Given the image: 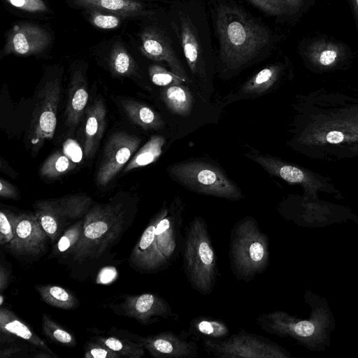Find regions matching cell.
I'll list each match as a JSON object with an SVG mask.
<instances>
[{"mask_svg":"<svg viewBox=\"0 0 358 358\" xmlns=\"http://www.w3.org/2000/svg\"><path fill=\"white\" fill-rule=\"evenodd\" d=\"M125 213L120 206L97 204L90 208L83 219L81 236L71 252L73 260L82 262L97 259L121 235Z\"/></svg>","mask_w":358,"mask_h":358,"instance_id":"obj_5","label":"cell"},{"mask_svg":"<svg viewBox=\"0 0 358 358\" xmlns=\"http://www.w3.org/2000/svg\"><path fill=\"white\" fill-rule=\"evenodd\" d=\"M183 207L176 198L170 206L164 204L152 217L132 250L130 257L135 267L155 272L176 261L182 249Z\"/></svg>","mask_w":358,"mask_h":358,"instance_id":"obj_1","label":"cell"},{"mask_svg":"<svg viewBox=\"0 0 358 358\" xmlns=\"http://www.w3.org/2000/svg\"><path fill=\"white\" fill-rule=\"evenodd\" d=\"M83 228V220H79L66 229L56 245L57 253L71 254L77 245Z\"/></svg>","mask_w":358,"mask_h":358,"instance_id":"obj_33","label":"cell"},{"mask_svg":"<svg viewBox=\"0 0 358 358\" xmlns=\"http://www.w3.org/2000/svg\"><path fill=\"white\" fill-rule=\"evenodd\" d=\"M85 358H120L122 357L119 354L110 350L103 344L91 343L87 347L85 354Z\"/></svg>","mask_w":358,"mask_h":358,"instance_id":"obj_38","label":"cell"},{"mask_svg":"<svg viewBox=\"0 0 358 358\" xmlns=\"http://www.w3.org/2000/svg\"><path fill=\"white\" fill-rule=\"evenodd\" d=\"M182 46L190 71L195 76L203 77L200 45L192 24L185 17L181 20Z\"/></svg>","mask_w":358,"mask_h":358,"instance_id":"obj_20","label":"cell"},{"mask_svg":"<svg viewBox=\"0 0 358 358\" xmlns=\"http://www.w3.org/2000/svg\"><path fill=\"white\" fill-rule=\"evenodd\" d=\"M42 328L44 334L52 341L66 346L75 345L73 336L45 314L42 317Z\"/></svg>","mask_w":358,"mask_h":358,"instance_id":"obj_32","label":"cell"},{"mask_svg":"<svg viewBox=\"0 0 358 358\" xmlns=\"http://www.w3.org/2000/svg\"><path fill=\"white\" fill-rule=\"evenodd\" d=\"M13 6L20 10L31 12H45L48 10L43 0H6Z\"/></svg>","mask_w":358,"mask_h":358,"instance_id":"obj_37","label":"cell"},{"mask_svg":"<svg viewBox=\"0 0 358 358\" xmlns=\"http://www.w3.org/2000/svg\"><path fill=\"white\" fill-rule=\"evenodd\" d=\"M90 22L98 28L111 29L120 25V18L119 15L115 14L103 13L101 11L93 10L90 14Z\"/></svg>","mask_w":358,"mask_h":358,"instance_id":"obj_36","label":"cell"},{"mask_svg":"<svg viewBox=\"0 0 358 358\" xmlns=\"http://www.w3.org/2000/svg\"><path fill=\"white\" fill-rule=\"evenodd\" d=\"M140 343L155 358H196L199 355L197 344L184 331H166L142 337Z\"/></svg>","mask_w":358,"mask_h":358,"instance_id":"obj_13","label":"cell"},{"mask_svg":"<svg viewBox=\"0 0 358 358\" xmlns=\"http://www.w3.org/2000/svg\"><path fill=\"white\" fill-rule=\"evenodd\" d=\"M357 5H358V0H357Z\"/></svg>","mask_w":358,"mask_h":358,"instance_id":"obj_44","label":"cell"},{"mask_svg":"<svg viewBox=\"0 0 358 358\" xmlns=\"http://www.w3.org/2000/svg\"><path fill=\"white\" fill-rule=\"evenodd\" d=\"M255 6L270 15H293L303 4V0H248Z\"/></svg>","mask_w":358,"mask_h":358,"instance_id":"obj_30","label":"cell"},{"mask_svg":"<svg viewBox=\"0 0 358 358\" xmlns=\"http://www.w3.org/2000/svg\"><path fill=\"white\" fill-rule=\"evenodd\" d=\"M183 270L192 289L210 294L219 276L217 261L205 220L194 217L185 227L181 252Z\"/></svg>","mask_w":358,"mask_h":358,"instance_id":"obj_3","label":"cell"},{"mask_svg":"<svg viewBox=\"0 0 358 358\" xmlns=\"http://www.w3.org/2000/svg\"><path fill=\"white\" fill-rule=\"evenodd\" d=\"M88 96L85 77L81 71H76L71 78L66 106V122L69 126L75 127L79 123Z\"/></svg>","mask_w":358,"mask_h":358,"instance_id":"obj_18","label":"cell"},{"mask_svg":"<svg viewBox=\"0 0 358 358\" xmlns=\"http://www.w3.org/2000/svg\"><path fill=\"white\" fill-rule=\"evenodd\" d=\"M50 41L48 32L41 27L31 23H20L9 31L3 52L5 55H36L45 50Z\"/></svg>","mask_w":358,"mask_h":358,"instance_id":"obj_14","label":"cell"},{"mask_svg":"<svg viewBox=\"0 0 358 358\" xmlns=\"http://www.w3.org/2000/svg\"><path fill=\"white\" fill-rule=\"evenodd\" d=\"M14 236L7 244L16 255L37 256L44 252L48 236L35 213L14 215Z\"/></svg>","mask_w":358,"mask_h":358,"instance_id":"obj_12","label":"cell"},{"mask_svg":"<svg viewBox=\"0 0 358 358\" xmlns=\"http://www.w3.org/2000/svg\"><path fill=\"white\" fill-rule=\"evenodd\" d=\"M0 299H1V300H0V304H1V306H2V304H3V296H2V295H1V296H0Z\"/></svg>","mask_w":358,"mask_h":358,"instance_id":"obj_43","label":"cell"},{"mask_svg":"<svg viewBox=\"0 0 358 358\" xmlns=\"http://www.w3.org/2000/svg\"><path fill=\"white\" fill-rule=\"evenodd\" d=\"M0 196L6 199H17L18 192L14 185L8 181L0 179Z\"/></svg>","mask_w":358,"mask_h":358,"instance_id":"obj_39","label":"cell"},{"mask_svg":"<svg viewBox=\"0 0 358 358\" xmlns=\"http://www.w3.org/2000/svg\"><path fill=\"white\" fill-rule=\"evenodd\" d=\"M188 334L195 340L222 339L229 336V328L222 320L199 316L190 321Z\"/></svg>","mask_w":358,"mask_h":358,"instance_id":"obj_23","label":"cell"},{"mask_svg":"<svg viewBox=\"0 0 358 358\" xmlns=\"http://www.w3.org/2000/svg\"><path fill=\"white\" fill-rule=\"evenodd\" d=\"M122 308L127 315L146 325L159 322V317L178 319L169 303L156 294L129 296L126 297Z\"/></svg>","mask_w":358,"mask_h":358,"instance_id":"obj_15","label":"cell"},{"mask_svg":"<svg viewBox=\"0 0 358 358\" xmlns=\"http://www.w3.org/2000/svg\"><path fill=\"white\" fill-rule=\"evenodd\" d=\"M36 289L41 299L55 308L70 310L78 304L76 298L62 287L53 285H38Z\"/></svg>","mask_w":358,"mask_h":358,"instance_id":"obj_28","label":"cell"},{"mask_svg":"<svg viewBox=\"0 0 358 358\" xmlns=\"http://www.w3.org/2000/svg\"><path fill=\"white\" fill-rule=\"evenodd\" d=\"M121 104L131 121L143 129L158 130L164 127L161 115L146 104L133 100H124Z\"/></svg>","mask_w":358,"mask_h":358,"instance_id":"obj_21","label":"cell"},{"mask_svg":"<svg viewBox=\"0 0 358 358\" xmlns=\"http://www.w3.org/2000/svg\"><path fill=\"white\" fill-rule=\"evenodd\" d=\"M167 172L176 181L198 194L238 201L243 198L240 188L217 166L201 161L173 164Z\"/></svg>","mask_w":358,"mask_h":358,"instance_id":"obj_7","label":"cell"},{"mask_svg":"<svg viewBox=\"0 0 358 358\" xmlns=\"http://www.w3.org/2000/svg\"><path fill=\"white\" fill-rule=\"evenodd\" d=\"M337 57V52L333 49L324 50L320 55L319 61L324 66L332 64Z\"/></svg>","mask_w":358,"mask_h":358,"instance_id":"obj_40","label":"cell"},{"mask_svg":"<svg viewBox=\"0 0 358 358\" xmlns=\"http://www.w3.org/2000/svg\"><path fill=\"white\" fill-rule=\"evenodd\" d=\"M344 135L338 131H331L326 136V140L330 143H338L343 141Z\"/></svg>","mask_w":358,"mask_h":358,"instance_id":"obj_41","label":"cell"},{"mask_svg":"<svg viewBox=\"0 0 358 358\" xmlns=\"http://www.w3.org/2000/svg\"><path fill=\"white\" fill-rule=\"evenodd\" d=\"M216 26L222 61L232 68L253 59L270 41L268 30L236 6H220Z\"/></svg>","mask_w":358,"mask_h":358,"instance_id":"obj_2","label":"cell"},{"mask_svg":"<svg viewBox=\"0 0 358 358\" xmlns=\"http://www.w3.org/2000/svg\"><path fill=\"white\" fill-rule=\"evenodd\" d=\"M256 321L264 332L292 338L312 349H319L324 344L331 324L330 314L324 308H315L308 320L275 310L259 314Z\"/></svg>","mask_w":358,"mask_h":358,"instance_id":"obj_6","label":"cell"},{"mask_svg":"<svg viewBox=\"0 0 358 358\" xmlns=\"http://www.w3.org/2000/svg\"><path fill=\"white\" fill-rule=\"evenodd\" d=\"M206 352L220 358H289L284 348L261 335L241 329L222 339H204Z\"/></svg>","mask_w":358,"mask_h":358,"instance_id":"obj_8","label":"cell"},{"mask_svg":"<svg viewBox=\"0 0 358 358\" xmlns=\"http://www.w3.org/2000/svg\"><path fill=\"white\" fill-rule=\"evenodd\" d=\"M99 341L100 343L119 354L121 357L141 358L145 354V348L141 343L138 344L115 337H101Z\"/></svg>","mask_w":358,"mask_h":358,"instance_id":"obj_31","label":"cell"},{"mask_svg":"<svg viewBox=\"0 0 358 358\" xmlns=\"http://www.w3.org/2000/svg\"><path fill=\"white\" fill-rule=\"evenodd\" d=\"M106 108L102 99H96L86 110L84 154L91 157L96 151L106 128Z\"/></svg>","mask_w":358,"mask_h":358,"instance_id":"obj_17","label":"cell"},{"mask_svg":"<svg viewBox=\"0 0 358 358\" xmlns=\"http://www.w3.org/2000/svg\"><path fill=\"white\" fill-rule=\"evenodd\" d=\"M78 162L64 149L50 155L41 166L40 175L45 178L55 179L73 169Z\"/></svg>","mask_w":358,"mask_h":358,"instance_id":"obj_27","label":"cell"},{"mask_svg":"<svg viewBox=\"0 0 358 358\" xmlns=\"http://www.w3.org/2000/svg\"><path fill=\"white\" fill-rule=\"evenodd\" d=\"M0 330L2 333L14 335L31 344L52 353L46 343L12 311L6 308H0Z\"/></svg>","mask_w":358,"mask_h":358,"instance_id":"obj_19","label":"cell"},{"mask_svg":"<svg viewBox=\"0 0 358 358\" xmlns=\"http://www.w3.org/2000/svg\"><path fill=\"white\" fill-rule=\"evenodd\" d=\"M141 50L147 57L155 61H164L171 71L189 82L186 71L178 59L164 35L155 28L145 29L141 35Z\"/></svg>","mask_w":358,"mask_h":358,"instance_id":"obj_16","label":"cell"},{"mask_svg":"<svg viewBox=\"0 0 358 358\" xmlns=\"http://www.w3.org/2000/svg\"><path fill=\"white\" fill-rule=\"evenodd\" d=\"M8 273L6 269L1 265L0 266V291L2 292L6 287L8 283Z\"/></svg>","mask_w":358,"mask_h":358,"instance_id":"obj_42","label":"cell"},{"mask_svg":"<svg viewBox=\"0 0 358 358\" xmlns=\"http://www.w3.org/2000/svg\"><path fill=\"white\" fill-rule=\"evenodd\" d=\"M109 66L112 73L117 76H128L134 74L137 65L125 48L116 42L109 55Z\"/></svg>","mask_w":358,"mask_h":358,"instance_id":"obj_29","label":"cell"},{"mask_svg":"<svg viewBox=\"0 0 358 358\" xmlns=\"http://www.w3.org/2000/svg\"><path fill=\"white\" fill-rule=\"evenodd\" d=\"M161 98L166 107L179 116L187 117L192 110L193 96L182 84L164 87L161 91Z\"/></svg>","mask_w":358,"mask_h":358,"instance_id":"obj_24","label":"cell"},{"mask_svg":"<svg viewBox=\"0 0 358 358\" xmlns=\"http://www.w3.org/2000/svg\"><path fill=\"white\" fill-rule=\"evenodd\" d=\"M279 71L280 69L276 65H271L262 69L241 86L238 94L247 97L266 93L276 81Z\"/></svg>","mask_w":358,"mask_h":358,"instance_id":"obj_25","label":"cell"},{"mask_svg":"<svg viewBox=\"0 0 358 358\" xmlns=\"http://www.w3.org/2000/svg\"><path fill=\"white\" fill-rule=\"evenodd\" d=\"M15 214L1 210L0 212V244H8L14 236L13 218Z\"/></svg>","mask_w":358,"mask_h":358,"instance_id":"obj_35","label":"cell"},{"mask_svg":"<svg viewBox=\"0 0 358 358\" xmlns=\"http://www.w3.org/2000/svg\"><path fill=\"white\" fill-rule=\"evenodd\" d=\"M148 72L151 81L157 86L166 87L187 83L181 77L159 65H151Z\"/></svg>","mask_w":358,"mask_h":358,"instance_id":"obj_34","label":"cell"},{"mask_svg":"<svg viewBox=\"0 0 358 358\" xmlns=\"http://www.w3.org/2000/svg\"><path fill=\"white\" fill-rule=\"evenodd\" d=\"M141 138L125 132L113 134L105 146L102 162L96 173L99 186L108 185L138 149Z\"/></svg>","mask_w":358,"mask_h":358,"instance_id":"obj_11","label":"cell"},{"mask_svg":"<svg viewBox=\"0 0 358 358\" xmlns=\"http://www.w3.org/2000/svg\"><path fill=\"white\" fill-rule=\"evenodd\" d=\"M61 85L58 80L48 81L38 95L31 123L33 150H38L46 140H51L57 126V112Z\"/></svg>","mask_w":358,"mask_h":358,"instance_id":"obj_10","label":"cell"},{"mask_svg":"<svg viewBox=\"0 0 358 358\" xmlns=\"http://www.w3.org/2000/svg\"><path fill=\"white\" fill-rule=\"evenodd\" d=\"M91 203L90 196L69 194L36 201L34 213L48 237L54 242L67 224L87 214Z\"/></svg>","mask_w":358,"mask_h":358,"instance_id":"obj_9","label":"cell"},{"mask_svg":"<svg viewBox=\"0 0 358 358\" xmlns=\"http://www.w3.org/2000/svg\"><path fill=\"white\" fill-rule=\"evenodd\" d=\"M165 141L163 136L154 135L151 136L125 166L124 172L127 173L156 162L162 152Z\"/></svg>","mask_w":358,"mask_h":358,"instance_id":"obj_26","label":"cell"},{"mask_svg":"<svg viewBox=\"0 0 358 358\" xmlns=\"http://www.w3.org/2000/svg\"><path fill=\"white\" fill-rule=\"evenodd\" d=\"M73 3L80 7L119 16L138 14L143 8V5L137 0H73Z\"/></svg>","mask_w":358,"mask_h":358,"instance_id":"obj_22","label":"cell"},{"mask_svg":"<svg viewBox=\"0 0 358 358\" xmlns=\"http://www.w3.org/2000/svg\"><path fill=\"white\" fill-rule=\"evenodd\" d=\"M229 261L238 280L250 282L264 273L269 264V240L256 219L247 216L231 229Z\"/></svg>","mask_w":358,"mask_h":358,"instance_id":"obj_4","label":"cell"}]
</instances>
